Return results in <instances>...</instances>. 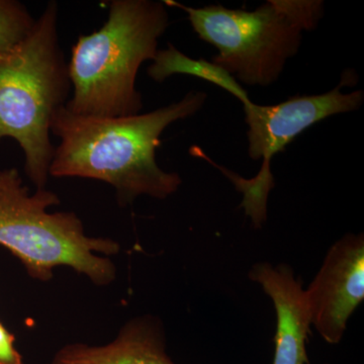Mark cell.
<instances>
[{"mask_svg": "<svg viewBox=\"0 0 364 364\" xmlns=\"http://www.w3.org/2000/svg\"><path fill=\"white\" fill-rule=\"evenodd\" d=\"M163 2L183 9L198 37L217 48L213 63L244 85L263 87L279 78L287 60L298 53L303 33L315 30L324 16L321 0H268L251 11Z\"/></svg>", "mask_w": 364, "mask_h": 364, "instance_id": "5", "label": "cell"}, {"mask_svg": "<svg viewBox=\"0 0 364 364\" xmlns=\"http://www.w3.org/2000/svg\"><path fill=\"white\" fill-rule=\"evenodd\" d=\"M191 91L179 100L146 114L121 117L79 116L66 107L55 112V148L50 176L97 179L116 189L122 207L140 196L165 200L178 191L181 177L160 168L156 150L170 124L193 117L207 100Z\"/></svg>", "mask_w": 364, "mask_h": 364, "instance_id": "1", "label": "cell"}, {"mask_svg": "<svg viewBox=\"0 0 364 364\" xmlns=\"http://www.w3.org/2000/svg\"><path fill=\"white\" fill-rule=\"evenodd\" d=\"M51 364H176L166 352L161 323L151 316L134 318L104 346L68 344Z\"/></svg>", "mask_w": 364, "mask_h": 364, "instance_id": "9", "label": "cell"}, {"mask_svg": "<svg viewBox=\"0 0 364 364\" xmlns=\"http://www.w3.org/2000/svg\"><path fill=\"white\" fill-rule=\"evenodd\" d=\"M147 73L157 82H163L176 74L195 76L231 93L235 97L238 98L243 105L251 102L248 93L242 87L240 83L225 69L215 65L212 61L191 58L171 44L168 45L167 49L158 50Z\"/></svg>", "mask_w": 364, "mask_h": 364, "instance_id": "10", "label": "cell"}, {"mask_svg": "<svg viewBox=\"0 0 364 364\" xmlns=\"http://www.w3.org/2000/svg\"><path fill=\"white\" fill-rule=\"evenodd\" d=\"M169 26L163 1L112 0L100 30L78 38L68 63L72 95L65 107L93 117L135 116L143 109L136 88L144 62L155 58Z\"/></svg>", "mask_w": 364, "mask_h": 364, "instance_id": "2", "label": "cell"}, {"mask_svg": "<svg viewBox=\"0 0 364 364\" xmlns=\"http://www.w3.org/2000/svg\"><path fill=\"white\" fill-rule=\"evenodd\" d=\"M0 364H23L20 352L14 347V336L0 322Z\"/></svg>", "mask_w": 364, "mask_h": 364, "instance_id": "12", "label": "cell"}, {"mask_svg": "<svg viewBox=\"0 0 364 364\" xmlns=\"http://www.w3.org/2000/svg\"><path fill=\"white\" fill-rule=\"evenodd\" d=\"M348 77L345 73L336 87L322 95H296L272 105H259L252 102L243 105L248 126L249 157L255 161L262 160L255 177L246 179L237 176L200 153V156L221 170L243 195L240 208L250 217L254 227L260 228L267 221L268 195L274 188L273 157L313 124L334 114L356 111L363 104V90L342 92Z\"/></svg>", "mask_w": 364, "mask_h": 364, "instance_id": "6", "label": "cell"}, {"mask_svg": "<svg viewBox=\"0 0 364 364\" xmlns=\"http://www.w3.org/2000/svg\"><path fill=\"white\" fill-rule=\"evenodd\" d=\"M306 294L314 328L327 343H340L364 299L363 233L345 235L333 244Z\"/></svg>", "mask_w": 364, "mask_h": 364, "instance_id": "7", "label": "cell"}, {"mask_svg": "<svg viewBox=\"0 0 364 364\" xmlns=\"http://www.w3.org/2000/svg\"><path fill=\"white\" fill-rule=\"evenodd\" d=\"M326 364H328V363H326Z\"/></svg>", "mask_w": 364, "mask_h": 364, "instance_id": "13", "label": "cell"}, {"mask_svg": "<svg viewBox=\"0 0 364 364\" xmlns=\"http://www.w3.org/2000/svg\"><path fill=\"white\" fill-rule=\"evenodd\" d=\"M58 14L57 2H49L31 35L0 58V142L11 138L20 145L26 176L37 189L45 188L54 156L52 117L72 90Z\"/></svg>", "mask_w": 364, "mask_h": 364, "instance_id": "3", "label": "cell"}, {"mask_svg": "<svg viewBox=\"0 0 364 364\" xmlns=\"http://www.w3.org/2000/svg\"><path fill=\"white\" fill-rule=\"evenodd\" d=\"M272 299L277 315L274 358L272 364H310L306 341L312 315L301 282L289 264L273 267L268 262L254 264L248 273Z\"/></svg>", "mask_w": 364, "mask_h": 364, "instance_id": "8", "label": "cell"}, {"mask_svg": "<svg viewBox=\"0 0 364 364\" xmlns=\"http://www.w3.org/2000/svg\"><path fill=\"white\" fill-rule=\"evenodd\" d=\"M59 203L46 188L31 193L18 169L0 170V245L41 282L52 279L54 268L68 267L97 286L111 284L116 267L105 256L119 252V244L87 236L74 213L48 212Z\"/></svg>", "mask_w": 364, "mask_h": 364, "instance_id": "4", "label": "cell"}, {"mask_svg": "<svg viewBox=\"0 0 364 364\" xmlns=\"http://www.w3.org/2000/svg\"><path fill=\"white\" fill-rule=\"evenodd\" d=\"M36 21L25 4L0 0V58L13 52L31 35Z\"/></svg>", "mask_w": 364, "mask_h": 364, "instance_id": "11", "label": "cell"}]
</instances>
